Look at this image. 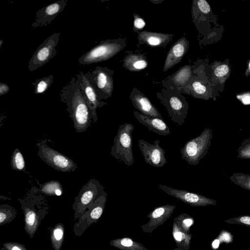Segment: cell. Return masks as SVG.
Wrapping results in <instances>:
<instances>
[{"label": "cell", "mask_w": 250, "mask_h": 250, "mask_svg": "<svg viewBox=\"0 0 250 250\" xmlns=\"http://www.w3.org/2000/svg\"><path fill=\"white\" fill-rule=\"evenodd\" d=\"M212 138V130L205 128L201 134L187 142L180 149L181 158L196 166L208 153Z\"/></svg>", "instance_id": "cell-3"}, {"label": "cell", "mask_w": 250, "mask_h": 250, "mask_svg": "<svg viewBox=\"0 0 250 250\" xmlns=\"http://www.w3.org/2000/svg\"><path fill=\"white\" fill-rule=\"evenodd\" d=\"M53 80L54 76L49 75L35 81L32 83L34 88V93L36 94H43L51 86Z\"/></svg>", "instance_id": "cell-23"}, {"label": "cell", "mask_w": 250, "mask_h": 250, "mask_svg": "<svg viewBox=\"0 0 250 250\" xmlns=\"http://www.w3.org/2000/svg\"><path fill=\"white\" fill-rule=\"evenodd\" d=\"M192 88L194 92L199 95L204 94L206 91V87L198 81H196L193 83Z\"/></svg>", "instance_id": "cell-33"}, {"label": "cell", "mask_w": 250, "mask_h": 250, "mask_svg": "<svg viewBox=\"0 0 250 250\" xmlns=\"http://www.w3.org/2000/svg\"><path fill=\"white\" fill-rule=\"evenodd\" d=\"M193 223V220L191 218H186L184 219L182 223L181 229L185 231H188L189 228Z\"/></svg>", "instance_id": "cell-36"}, {"label": "cell", "mask_w": 250, "mask_h": 250, "mask_svg": "<svg viewBox=\"0 0 250 250\" xmlns=\"http://www.w3.org/2000/svg\"><path fill=\"white\" fill-rule=\"evenodd\" d=\"M138 145L146 164L156 167H161L167 164L165 151L160 146L159 140H155L152 144L140 139Z\"/></svg>", "instance_id": "cell-10"}, {"label": "cell", "mask_w": 250, "mask_h": 250, "mask_svg": "<svg viewBox=\"0 0 250 250\" xmlns=\"http://www.w3.org/2000/svg\"><path fill=\"white\" fill-rule=\"evenodd\" d=\"M0 206V223L1 225L5 223L12 216V211L8 207H4V205Z\"/></svg>", "instance_id": "cell-30"}, {"label": "cell", "mask_w": 250, "mask_h": 250, "mask_svg": "<svg viewBox=\"0 0 250 250\" xmlns=\"http://www.w3.org/2000/svg\"><path fill=\"white\" fill-rule=\"evenodd\" d=\"M63 225L60 223L57 224L51 233V241L54 250H60L63 243Z\"/></svg>", "instance_id": "cell-22"}, {"label": "cell", "mask_w": 250, "mask_h": 250, "mask_svg": "<svg viewBox=\"0 0 250 250\" xmlns=\"http://www.w3.org/2000/svg\"><path fill=\"white\" fill-rule=\"evenodd\" d=\"M188 48V42L185 37L180 38L168 51L165 62L164 71L178 63L185 55Z\"/></svg>", "instance_id": "cell-15"}, {"label": "cell", "mask_w": 250, "mask_h": 250, "mask_svg": "<svg viewBox=\"0 0 250 250\" xmlns=\"http://www.w3.org/2000/svg\"><path fill=\"white\" fill-rule=\"evenodd\" d=\"M123 66L131 71H138L146 68L147 62L145 56L130 53L123 60Z\"/></svg>", "instance_id": "cell-18"}, {"label": "cell", "mask_w": 250, "mask_h": 250, "mask_svg": "<svg viewBox=\"0 0 250 250\" xmlns=\"http://www.w3.org/2000/svg\"><path fill=\"white\" fill-rule=\"evenodd\" d=\"M237 157L250 159V138L245 140L237 150Z\"/></svg>", "instance_id": "cell-28"}, {"label": "cell", "mask_w": 250, "mask_h": 250, "mask_svg": "<svg viewBox=\"0 0 250 250\" xmlns=\"http://www.w3.org/2000/svg\"><path fill=\"white\" fill-rule=\"evenodd\" d=\"M10 90V88L7 84L0 83V96L7 94Z\"/></svg>", "instance_id": "cell-37"}, {"label": "cell", "mask_w": 250, "mask_h": 250, "mask_svg": "<svg viewBox=\"0 0 250 250\" xmlns=\"http://www.w3.org/2000/svg\"><path fill=\"white\" fill-rule=\"evenodd\" d=\"M134 27L137 29H141L144 27L146 23L144 20L138 15H134Z\"/></svg>", "instance_id": "cell-35"}, {"label": "cell", "mask_w": 250, "mask_h": 250, "mask_svg": "<svg viewBox=\"0 0 250 250\" xmlns=\"http://www.w3.org/2000/svg\"><path fill=\"white\" fill-rule=\"evenodd\" d=\"M60 97L73 122L75 131L78 133L85 131L90 126L92 114L75 76L63 86Z\"/></svg>", "instance_id": "cell-1"}, {"label": "cell", "mask_w": 250, "mask_h": 250, "mask_svg": "<svg viewBox=\"0 0 250 250\" xmlns=\"http://www.w3.org/2000/svg\"><path fill=\"white\" fill-rule=\"evenodd\" d=\"M105 192L104 187L95 178L90 179L81 188L75 198L74 207L79 212H83Z\"/></svg>", "instance_id": "cell-8"}, {"label": "cell", "mask_w": 250, "mask_h": 250, "mask_svg": "<svg viewBox=\"0 0 250 250\" xmlns=\"http://www.w3.org/2000/svg\"><path fill=\"white\" fill-rule=\"evenodd\" d=\"M22 208L25 217V229L27 233L32 238L38 228V216L32 208L24 207Z\"/></svg>", "instance_id": "cell-19"}, {"label": "cell", "mask_w": 250, "mask_h": 250, "mask_svg": "<svg viewBox=\"0 0 250 250\" xmlns=\"http://www.w3.org/2000/svg\"><path fill=\"white\" fill-rule=\"evenodd\" d=\"M67 3V0H59L41 8L36 12L31 27L35 28L49 24L63 10Z\"/></svg>", "instance_id": "cell-12"}, {"label": "cell", "mask_w": 250, "mask_h": 250, "mask_svg": "<svg viewBox=\"0 0 250 250\" xmlns=\"http://www.w3.org/2000/svg\"><path fill=\"white\" fill-rule=\"evenodd\" d=\"M37 155L48 166L63 172L74 171L78 167L69 157L47 146L43 141L38 142Z\"/></svg>", "instance_id": "cell-4"}, {"label": "cell", "mask_w": 250, "mask_h": 250, "mask_svg": "<svg viewBox=\"0 0 250 250\" xmlns=\"http://www.w3.org/2000/svg\"><path fill=\"white\" fill-rule=\"evenodd\" d=\"M112 71L106 67L101 66H97L85 73L101 101L109 97L112 94Z\"/></svg>", "instance_id": "cell-5"}, {"label": "cell", "mask_w": 250, "mask_h": 250, "mask_svg": "<svg viewBox=\"0 0 250 250\" xmlns=\"http://www.w3.org/2000/svg\"><path fill=\"white\" fill-rule=\"evenodd\" d=\"M130 97L133 106L142 114L163 119L155 106L140 92H132Z\"/></svg>", "instance_id": "cell-16"}, {"label": "cell", "mask_w": 250, "mask_h": 250, "mask_svg": "<svg viewBox=\"0 0 250 250\" xmlns=\"http://www.w3.org/2000/svg\"><path fill=\"white\" fill-rule=\"evenodd\" d=\"M220 244V241L218 239L215 240L212 244V247L213 249H216L218 248Z\"/></svg>", "instance_id": "cell-39"}, {"label": "cell", "mask_w": 250, "mask_h": 250, "mask_svg": "<svg viewBox=\"0 0 250 250\" xmlns=\"http://www.w3.org/2000/svg\"><path fill=\"white\" fill-rule=\"evenodd\" d=\"M249 67L250 68V64H249Z\"/></svg>", "instance_id": "cell-41"}, {"label": "cell", "mask_w": 250, "mask_h": 250, "mask_svg": "<svg viewBox=\"0 0 250 250\" xmlns=\"http://www.w3.org/2000/svg\"><path fill=\"white\" fill-rule=\"evenodd\" d=\"M134 129L131 123L120 125L110 151L115 159L128 166H131L134 162L132 137Z\"/></svg>", "instance_id": "cell-2"}, {"label": "cell", "mask_w": 250, "mask_h": 250, "mask_svg": "<svg viewBox=\"0 0 250 250\" xmlns=\"http://www.w3.org/2000/svg\"><path fill=\"white\" fill-rule=\"evenodd\" d=\"M4 43V42L2 40H0V47L2 46V44Z\"/></svg>", "instance_id": "cell-40"}, {"label": "cell", "mask_w": 250, "mask_h": 250, "mask_svg": "<svg viewBox=\"0 0 250 250\" xmlns=\"http://www.w3.org/2000/svg\"><path fill=\"white\" fill-rule=\"evenodd\" d=\"M242 102L244 104H250V95H245L242 98Z\"/></svg>", "instance_id": "cell-38"}, {"label": "cell", "mask_w": 250, "mask_h": 250, "mask_svg": "<svg viewBox=\"0 0 250 250\" xmlns=\"http://www.w3.org/2000/svg\"><path fill=\"white\" fill-rule=\"evenodd\" d=\"M133 114L135 118L149 131H153L161 136H166L171 133L169 127L163 119L149 117L136 111L133 112Z\"/></svg>", "instance_id": "cell-14"}, {"label": "cell", "mask_w": 250, "mask_h": 250, "mask_svg": "<svg viewBox=\"0 0 250 250\" xmlns=\"http://www.w3.org/2000/svg\"><path fill=\"white\" fill-rule=\"evenodd\" d=\"M191 74L190 66L185 65L174 74L173 81L177 85H183L189 80Z\"/></svg>", "instance_id": "cell-24"}, {"label": "cell", "mask_w": 250, "mask_h": 250, "mask_svg": "<svg viewBox=\"0 0 250 250\" xmlns=\"http://www.w3.org/2000/svg\"><path fill=\"white\" fill-rule=\"evenodd\" d=\"M112 246L121 250H148L142 244L128 237H123L110 241Z\"/></svg>", "instance_id": "cell-20"}, {"label": "cell", "mask_w": 250, "mask_h": 250, "mask_svg": "<svg viewBox=\"0 0 250 250\" xmlns=\"http://www.w3.org/2000/svg\"><path fill=\"white\" fill-rule=\"evenodd\" d=\"M228 223L238 224L250 227V216L243 215L230 218L225 221Z\"/></svg>", "instance_id": "cell-29"}, {"label": "cell", "mask_w": 250, "mask_h": 250, "mask_svg": "<svg viewBox=\"0 0 250 250\" xmlns=\"http://www.w3.org/2000/svg\"><path fill=\"white\" fill-rule=\"evenodd\" d=\"M172 35L153 32L143 31L138 35V39L143 43L151 46H161L170 40Z\"/></svg>", "instance_id": "cell-17"}, {"label": "cell", "mask_w": 250, "mask_h": 250, "mask_svg": "<svg viewBox=\"0 0 250 250\" xmlns=\"http://www.w3.org/2000/svg\"><path fill=\"white\" fill-rule=\"evenodd\" d=\"M1 250H27L24 245L17 242H6L3 244Z\"/></svg>", "instance_id": "cell-31"}, {"label": "cell", "mask_w": 250, "mask_h": 250, "mask_svg": "<svg viewBox=\"0 0 250 250\" xmlns=\"http://www.w3.org/2000/svg\"><path fill=\"white\" fill-rule=\"evenodd\" d=\"M60 35V33L53 34L38 46L29 62L27 68L29 71L38 69L55 56Z\"/></svg>", "instance_id": "cell-6"}, {"label": "cell", "mask_w": 250, "mask_h": 250, "mask_svg": "<svg viewBox=\"0 0 250 250\" xmlns=\"http://www.w3.org/2000/svg\"><path fill=\"white\" fill-rule=\"evenodd\" d=\"M39 191L40 192L49 196H60L63 191V187L61 183L58 181L51 180L41 184Z\"/></svg>", "instance_id": "cell-21"}, {"label": "cell", "mask_w": 250, "mask_h": 250, "mask_svg": "<svg viewBox=\"0 0 250 250\" xmlns=\"http://www.w3.org/2000/svg\"><path fill=\"white\" fill-rule=\"evenodd\" d=\"M158 187L167 194L193 207L216 205V200L198 193L174 188L160 184H158Z\"/></svg>", "instance_id": "cell-9"}, {"label": "cell", "mask_w": 250, "mask_h": 250, "mask_svg": "<svg viewBox=\"0 0 250 250\" xmlns=\"http://www.w3.org/2000/svg\"><path fill=\"white\" fill-rule=\"evenodd\" d=\"M10 166L12 169L17 171H24L25 169L24 157L18 148L14 150L11 156Z\"/></svg>", "instance_id": "cell-26"}, {"label": "cell", "mask_w": 250, "mask_h": 250, "mask_svg": "<svg viewBox=\"0 0 250 250\" xmlns=\"http://www.w3.org/2000/svg\"><path fill=\"white\" fill-rule=\"evenodd\" d=\"M75 77L80 84L83 94L91 110L92 118L94 123L98 120L96 110L106 104L100 100L94 88L91 85L85 73L81 71Z\"/></svg>", "instance_id": "cell-11"}, {"label": "cell", "mask_w": 250, "mask_h": 250, "mask_svg": "<svg viewBox=\"0 0 250 250\" xmlns=\"http://www.w3.org/2000/svg\"><path fill=\"white\" fill-rule=\"evenodd\" d=\"M175 207L174 205H166L156 208L147 215L149 220L147 224L141 227L143 230L145 232L151 233L168 219Z\"/></svg>", "instance_id": "cell-13"}, {"label": "cell", "mask_w": 250, "mask_h": 250, "mask_svg": "<svg viewBox=\"0 0 250 250\" xmlns=\"http://www.w3.org/2000/svg\"><path fill=\"white\" fill-rule=\"evenodd\" d=\"M229 179L235 185L250 191V174L235 172Z\"/></svg>", "instance_id": "cell-27"}, {"label": "cell", "mask_w": 250, "mask_h": 250, "mask_svg": "<svg viewBox=\"0 0 250 250\" xmlns=\"http://www.w3.org/2000/svg\"><path fill=\"white\" fill-rule=\"evenodd\" d=\"M122 48L121 45L115 41H104L82 55L78 62L86 65L106 61L115 55Z\"/></svg>", "instance_id": "cell-7"}, {"label": "cell", "mask_w": 250, "mask_h": 250, "mask_svg": "<svg viewBox=\"0 0 250 250\" xmlns=\"http://www.w3.org/2000/svg\"><path fill=\"white\" fill-rule=\"evenodd\" d=\"M174 223V222H173ZM185 231L180 229L174 222L173 225V235L176 244L179 246H187L190 244L191 235L187 234Z\"/></svg>", "instance_id": "cell-25"}, {"label": "cell", "mask_w": 250, "mask_h": 250, "mask_svg": "<svg viewBox=\"0 0 250 250\" xmlns=\"http://www.w3.org/2000/svg\"><path fill=\"white\" fill-rule=\"evenodd\" d=\"M197 5L200 10L205 14H208L210 11V7L208 2L205 0H199Z\"/></svg>", "instance_id": "cell-34"}, {"label": "cell", "mask_w": 250, "mask_h": 250, "mask_svg": "<svg viewBox=\"0 0 250 250\" xmlns=\"http://www.w3.org/2000/svg\"><path fill=\"white\" fill-rule=\"evenodd\" d=\"M229 71V67L226 64H222L217 67L214 70L215 75L219 77L226 75Z\"/></svg>", "instance_id": "cell-32"}]
</instances>
